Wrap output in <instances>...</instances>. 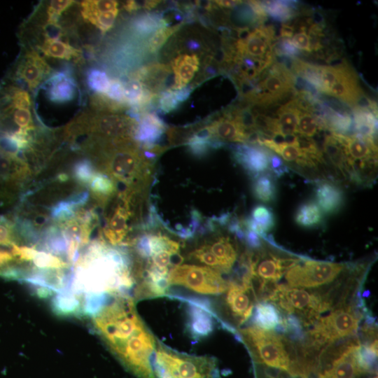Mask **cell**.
Masks as SVG:
<instances>
[{
	"instance_id": "12",
	"label": "cell",
	"mask_w": 378,
	"mask_h": 378,
	"mask_svg": "<svg viewBox=\"0 0 378 378\" xmlns=\"http://www.w3.org/2000/svg\"><path fill=\"white\" fill-rule=\"evenodd\" d=\"M203 128L212 138L222 141L246 143L250 142L251 138L244 125L240 110L225 114Z\"/></svg>"
},
{
	"instance_id": "13",
	"label": "cell",
	"mask_w": 378,
	"mask_h": 378,
	"mask_svg": "<svg viewBox=\"0 0 378 378\" xmlns=\"http://www.w3.org/2000/svg\"><path fill=\"white\" fill-rule=\"evenodd\" d=\"M234 160L253 178L270 172L271 151L263 147L237 144L232 147Z\"/></svg>"
},
{
	"instance_id": "23",
	"label": "cell",
	"mask_w": 378,
	"mask_h": 378,
	"mask_svg": "<svg viewBox=\"0 0 378 378\" xmlns=\"http://www.w3.org/2000/svg\"><path fill=\"white\" fill-rule=\"evenodd\" d=\"M40 49L44 55L53 58L62 59H78L81 57V51L63 42L57 38L46 36Z\"/></svg>"
},
{
	"instance_id": "3",
	"label": "cell",
	"mask_w": 378,
	"mask_h": 378,
	"mask_svg": "<svg viewBox=\"0 0 378 378\" xmlns=\"http://www.w3.org/2000/svg\"><path fill=\"white\" fill-rule=\"evenodd\" d=\"M151 365L154 378H222L216 358L181 353L158 339Z\"/></svg>"
},
{
	"instance_id": "37",
	"label": "cell",
	"mask_w": 378,
	"mask_h": 378,
	"mask_svg": "<svg viewBox=\"0 0 378 378\" xmlns=\"http://www.w3.org/2000/svg\"><path fill=\"white\" fill-rule=\"evenodd\" d=\"M104 94L113 101L125 104L124 103L123 83L118 79L111 80L108 89Z\"/></svg>"
},
{
	"instance_id": "4",
	"label": "cell",
	"mask_w": 378,
	"mask_h": 378,
	"mask_svg": "<svg viewBox=\"0 0 378 378\" xmlns=\"http://www.w3.org/2000/svg\"><path fill=\"white\" fill-rule=\"evenodd\" d=\"M361 318L356 306L350 302L332 309L329 314L313 323L307 332V342L303 345L304 349L317 357L326 346L356 336Z\"/></svg>"
},
{
	"instance_id": "2",
	"label": "cell",
	"mask_w": 378,
	"mask_h": 378,
	"mask_svg": "<svg viewBox=\"0 0 378 378\" xmlns=\"http://www.w3.org/2000/svg\"><path fill=\"white\" fill-rule=\"evenodd\" d=\"M239 335L250 354L254 369L283 373L292 378L309 376L301 346L284 335L255 325L240 329Z\"/></svg>"
},
{
	"instance_id": "39",
	"label": "cell",
	"mask_w": 378,
	"mask_h": 378,
	"mask_svg": "<svg viewBox=\"0 0 378 378\" xmlns=\"http://www.w3.org/2000/svg\"><path fill=\"white\" fill-rule=\"evenodd\" d=\"M76 176L83 181H88L92 176V169L87 161L79 162L76 166Z\"/></svg>"
},
{
	"instance_id": "45",
	"label": "cell",
	"mask_w": 378,
	"mask_h": 378,
	"mask_svg": "<svg viewBox=\"0 0 378 378\" xmlns=\"http://www.w3.org/2000/svg\"><path fill=\"white\" fill-rule=\"evenodd\" d=\"M160 1H146L145 3V8L148 9H150L154 8L158 4H159Z\"/></svg>"
},
{
	"instance_id": "10",
	"label": "cell",
	"mask_w": 378,
	"mask_h": 378,
	"mask_svg": "<svg viewBox=\"0 0 378 378\" xmlns=\"http://www.w3.org/2000/svg\"><path fill=\"white\" fill-rule=\"evenodd\" d=\"M169 284L204 295L220 294L227 288V281L220 272L206 266L190 264L174 267L169 273Z\"/></svg>"
},
{
	"instance_id": "11",
	"label": "cell",
	"mask_w": 378,
	"mask_h": 378,
	"mask_svg": "<svg viewBox=\"0 0 378 378\" xmlns=\"http://www.w3.org/2000/svg\"><path fill=\"white\" fill-rule=\"evenodd\" d=\"M296 79L293 73L281 64H274L246 99L253 104L270 105L295 89Z\"/></svg>"
},
{
	"instance_id": "29",
	"label": "cell",
	"mask_w": 378,
	"mask_h": 378,
	"mask_svg": "<svg viewBox=\"0 0 378 378\" xmlns=\"http://www.w3.org/2000/svg\"><path fill=\"white\" fill-rule=\"evenodd\" d=\"M250 218L261 227L265 234L272 230L275 225L274 213L269 207L264 205L254 206Z\"/></svg>"
},
{
	"instance_id": "44",
	"label": "cell",
	"mask_w": 378,
	"mask_h": 378,
	"mask_svg": "<svg viewBox=\"0 0 378 378\" xmlns=\"http://www.w3.org/2000/svg\"><path fill=\"white\" fill-rule=\"evenodd\" d=\"M125 8L128 11H132L138 8L137 4L134 1H128L125 4Z\"/></svg>"
},
{
	"instance_id": "36",
	"label": "cell",
	"mask_w": 378,
	"mask_h": 378,
	"mask_svg": "<svg viewBox=\"0 0 378 378\" xmlns=\"http://www.w3.org/2000/svg\"><path fill=\"white\" fill-rule=\"evenodd\" d=\"M91 187L94 192L102 195L111 194L114 189L109 178L102 174H98L93 178Z\"/></svg>"
},
{
	"instance_id": "7",
	"label": "cell",
	"mask_w": 378,
	"mask_h": 378,
	"mask_svg": "<svg viewBox=\"0 0 378 378\" xmlns=\"http://www.w3.org/2000/svg\"><path fill=\"white\" fill-rule=\"evenodd\" d=\"M318 91L332 96L354 108L365 99L358 79L346 63L334 66L316 65V83Z\"/></svg>"
},
{
	"instance_id": "8",
	"label": "cell",
	"mask_w": 378,
	"mask_h": 378,
	"mask_svg": "<svg viewBox=\"0 0 378 378\" xmlns=\"http://www.w3.org/2000/svg\"><path fill=\"white\" fill-rule=\"evenodd\" d=\"M274 45V32L271 27L244 29L239 38L229 48L225 59L233 64L251 60L269 67L273 62Z\"/></svg>"
},
{
	"instance_id": "24",
	"label": "cell",
	"mask_w": 378,
	"mask_h": 378,
	"mask_svg": "<svg viewBox=\"0 0 378 378\" xmlns=\"http://www.w3.org/2000/svg\"><path fill=\"white\" fill-rule=\"evenodd\" d=\"M275 176L270 172L253 178L252 192L255 197L265 203L274 202L277 196Z\"/></svg>"
},
{
	"instance_id": "28",
	"label": "cell",
	"mask_w": 378,
	"mask_h": 378,
	"mask_svg": "<svg viewBox=\"0 0 378 378\" xmlns=\"http://www.w3.org/2000/svg\"><path fill=\"white\" fill-rule=\"evenodd\" d=\"M262 4L267 15H270L276 20L288 21L293 18L296 12L290 3L282 1H262Z\"/></svg>"
},
{
	"instance_id": "27",
	"label": "cell",
	"mask_w": 378,
	"mask_h": 378,
	"mask_svg": "<svg viewBox=\"0 0 378 378\" xmlns=\"http://www.w3.org/2000/svg\"><path fill=\"white\" fill-rule=\"evenodd\" d=\"M323 129L318 118L311 111L302 110L297 125V134L312 138Z\"/></svg>"
},
{
	"instance_id": "33",
	"label": "cell",
	"mask_w": 378,
	"mask_h": 378,
	"mask_svg": "<svg viewBox=\"0 0 378 378\" xmlns=\"http://www.w3.org/2000/svg\"><path fill=\"white\" fill-rule=\"evenodd\" d=\"M75 1L71 0L51 1L47 9V23L48 25L59 27L57 20L61 13Z\"/></svg>"
},
{
	"instance_id": "30",
	"label": "cell",
	"mask_w": 378,
	"mask_h": 378,
	"mask_svg": "<svg viewBox=\"0 0 378 378\" xmlns=\"http://www.w3.org/2000/svg\"><path fill=\"white\" fill-rule=\"evenodd\" d=\"M180 22L170 27H162L158 29L150 37L147 48L150 53L156 52L167 41V40L174 33H176L183 24Z\"/></svg>"
},
{
	"instance_id": "21",
	"label": "cell",
	"mask_w": 378,
	"mask_h": 378,
	"mask_svg": "<svg viewBox=\"0 0 378 378\" xmlns=\"http://www.w3.org/2000/svg\"><path fill=\"white\" fill-rule=\"evenodd\" d=\"M190 329L193 335H207L213 329L211 309L205 302L190 300Z\"/></svg>"
},
{
	"instance_id": "20",
	"label": "cell",
	"mask_w": 378,
	"mask_h": 378,
	"mask_svg": "<svg viewBox=\"0 0 378 378\" xmlns=\"http://www.w3.org/2000/svg\"><path fill=\"white\" fill-rule=\"evenodd\" d=\"M165 130L166 125L158 115L146 112L139 117L134 138L144 145H155Z\"/></svg>"
},
{
	"instance_id": "18",
	"label": "cell",
	"mask_w": 378,
	"mask_h": 378,
	"mask_svg": "<svg viewBox=\"0 0 378 378\" xmlns=\"http://www.w3.org/2000/svg\"><path fill=\"white\" fill-rule=\"evenodd\" d=\"M200 66V58L193 52L179 53L172 62L174 83L170 90H179L186 88Z\"/></svg>"
},
{
	"instance_id": "35",
	"label": "cell",
	"mask_w": 378,
	"mask_h": 378,
	"mask_svg": "<svg viewBox=\"0 0 378 378\" xmlns=\"http://www.w3.org/2000/svg\"><path fill=\"white\" fill-rule=\"evenodd\" d=\"M180 103L175 91L170 90L162 92L159 98V107L164 113H169L176 108Z\"/></svg>"
},
{
	"instance_id": "17",
	"label": "cell",
	"mask_w": 378,
	"mask_h": 378,
	"mask_svg": "<svg viewBox=\"0 0 378 378\" xmlns=\"http://www.w3.org/2000/svg\"><path fill=\"white\" fill-rule=\"evenodd\" d=\"M316 203L323 214L332 215L339 212L344 204L342 188L332 181L320 180L315 188Z\"/></svg>"
},
{
	"instance_id": "16",
	"label": "cell",
	"mask_w": 378,
	"mask_h": 378,
	"mask_svg": "<svg viewBox=\"0 0 378 378\" xmlns=\"http://www.w3.org/2000/svg\"><path fill=\"white\" fill-rule=\"evenodd\" d=\"M52 69L34 50H27L18 64L16 74L29 90H36L50 74Z\"/></svg>"
},
{
	"instance_id": "15",
	"label": "cell",
	"mask_w": 378,
	"mask_h": 378,
	"mask_svg": "<svg viewBox=\"0 0 378 378\" xmlns=\"http://www.w3.org/2000/svg\"><path fill=\"white\" fill-rule=\"evenodd\" d=\"M198 245L215 258L220 273L231 271L239 255V247L235 241L227 235H218Z\"/></svg>"
},
{
	"instance_id": "25",
	"label": "cell",
	"mask_w": 378,
	"mask_h": 378,
	"mask_svg": "<svg viewBox=\"0 0 378 378\" xmlns=\"http://www.w3.org/2000/svg\"><path fill=\"white\" fill-rule=\"evenodd\" d=\"M375 113L368 108L356 107L354 110L355 134L375 139L377 117Z\"/></svg>"
},
{
	"instance_id": "26",
	"label": "cell",
	"mask_w": 378,
	"mask_h": 378,
	"mask_svg": "<svg viewBox=\"0 0 378 378\" xmlns=\"http://www.w3.org/2000/svg\"><path fill=\"white\" fill-rule=\"evenodd\" d=\"M323 214L316 202L309 200L301 204L297 209L294 219L297 225L304 228L318 226L323 221Z\"/></svg>"
},
{
	"instance_id": "22",
	"label": "cell",
	"mask_w": 378,
	"mask_h": 378,
	"mask_svg": "<svg viewBox=\"0 0 378 378\" xmlns=\"http://www.w3.org/2000/svg\"><path fill=\"white\" fill-rule=\"evenodd\" d=\"M253 321L255 326L264 330H272L281 328L284 317L273 304L262 302L256 304Z\"/></svg>"
},
{
	"instance_id": "5",
	"label": "cell",
	"mask_w": 378,
	"mask_h": 378,
	"mask_svg": "<svg viewBox=\"0 0 378 378\" xmlns=\"http://www.w3.org/2000/svg\"><path fill=\"white\" fill-rule=\"evenodd\" d=\"M360 347L356 336L326 346L319 352L312 374L316 378H360L369 374L362 365Z\"/></svg>"
},
{
	"instance_id": "6",
	"label": "cell",
	"mask_w": 378,
	"mask_h": 378,
	"mask_svg": "<svg viewBox=\"0 0 378 378\" xmlns=\"http://www.w3.org/2000/svg\"><path fill=\"white\" fill-rule=\"evenodd\" d=\"M358 265L315 260L300 256L284 273L285 285L312 289L336 284Z\"/></svg>"
},
{
	"instance_id": "42",
	"label": "cell",
	"mask_w": 378,
	"mask_h": 378,
	"mask_svg": "<svg viewBox=\"0 0 378 378\" xmlns=\"http://www.w3.org/2000/svg\"><path fill=\"white\" fill-rule=\"evenodd\" d=\"M214 4L218 5L220 8H230L241 4V1H214Z\"/></svg>"
},
{
	"instance_id": "34",
	"label": "cell",
	"mask_w": 378,
	"mask_h": 378,
	"mask_svg": "<svg viewBox=\"0 0 378 378\" xmlns=\"http://www.w3.org/2000/svg\"><path fill=\"white\" fill-rule=\"evenodd\" d=\"M290 38L289 40L296 48L306 52H312L311 39L306 25H300L298 31L293 33Z\"/></svg>"
},
{
	"instance_id": "19",
	"label": "cell",
	"mask_w": 378,
	"mask_h": 378,
	"mask_svg": "<svg viewBox=\"0 0 378 378\" xmlns=\"http://www.w3.org/2000/svg\"><path fill=\"white\" fill-rule=\"evenodd\" d=\"M48 98L54 103H65L72 100L76 93L74 78L66 72H58L47 80Z\"/></svg>"
},
{
	"instance_id": "43",
	"label": "cell",
	"mask_w": 378,
	"mask_h": 378,
	"mask_svg": "<svg viewBox=\"0 0 378 378\" xmlns=\"http://www.w3.org/2000/svg\"><path fill=\"white\" fill-rule=\"evenodd\" d=\"M87 198H88L87 192L81 193L80 195L75 196L72 200H70L69 203L71 205L81 204H83L86 201Z\"/></svg>"
},
{
	"instance_id": "31",
	"label": "cell",
	"mask_w": 378,
	"mask_h": 378,
	"mask_svg": "<svg viewBox=\"0 0 378 378\" xmlns=\"http://www.w3.org/2000/svg\"><path fill=\"white\" fill-rule=\"evenodd\" d=\"M111 79L106 74L99 69L90 70L87 76V83L88 86L95 92L99 94H106L107 92Z\"/></svg>"
},
{
	"instance_id": "32",
	"label": "cell",
	"mask_w": 378,
	"mask_h": 378,
	"mask_svg": "<svg viewBox=\"0 0 378 378\" xmlns=\"http://www.w3.org/2000/svg\"><path fill=\"white\" fill-rule=\"evenodd\" d=\"M33 262L36 267L41 269H59L66 265L59 258L43 251L37 252Z\"/></svg>"
},
{
	"instance_id": "41",
	"label": "cell",
	"mask_w": 378,
	"mask_h": 378,
	"mask_svg": "<svg viewBox=\"0 0 378 378\" xmlns=\"http://www.w3.org/2000/svg\"><path fill=\"white\" fill-rule=\"evenodd\" d=\"M255 378H292L285 374L261 370H255ZM305 378V377H302Z\"/></svg>"
},
{
	"instance_id": "9",
	"label": "cell",
	"mask_w": 378,
	"mask_h": 378,
	"mask_svg": "<svg viewBox=\"0 0 378 378\" xmlns=\"http://www.w3.org/2000/svg\"><path fill=\"white\" fill-rule=\"evenodd\" d=\"M220 308V314L229 329L242 325L251 316L257 301L248 277H237L227 281V288Z\"/></svg>"
},
{
	"instance_id": "38",
	"label": "cell",
	"mask_w": 378,
	"mask_h": 378,
	"mask_svg": "<svg viewBox=\"0 0 378 378\" xmlns=\"http://www.w3.org/2000/svg\"><path fill=\"white\" fill-rule=\"evenodd\" d=\"M270 172L276 177H280L287 172L286 164L278 155L274 154L272 151L270 156Z\"/></svg>"
},
{
	"instance_id": "1",
	"label": "cell",
	"mask_w": 378,
	"mask_h": 378,
	"mask_svg": "<svg viewBox=\"0 0 378 378\" xmlns=\"http://www.w3.org/2000/svg\"><path fill=\"white\" fill-rule=\"evenodd\" d=\"M114 297L92 315L93 327L129 372L137 378H154L151 360L157 339L138 314L133 298Z\"/></svg>"
},
{
	"instance_id": "40",
	"label": "cell",
	"mask_w": 378,
	"mask_h": 378,
	"mask_svg": "<svg viewBox=\"0 0 378 378\" xmlns=\"http://www.w3.org/2000/svg\"><path fill=\"white\" fill-rule=\"evenodd\" d=\"M72 214L71 204L69 202H61L52 210V216L57 218H64Z\"/></svg>"
},
{
	"instance_id": "14",
	"label": "cell",
	"mask_w": 378,
	"mask_h": 378,
	"mask_svg": "<svg viewBox=\"0 0 378 378\" xmlns=\"http://www.w3.org/2000/svg\"><path fill=\"white\" fill-rule=\"evenodd\" d=\"M84 19L106 32L114 24L118 15V2L113 0H87L80 4Z\"/></svg>"
}]
</instances>
